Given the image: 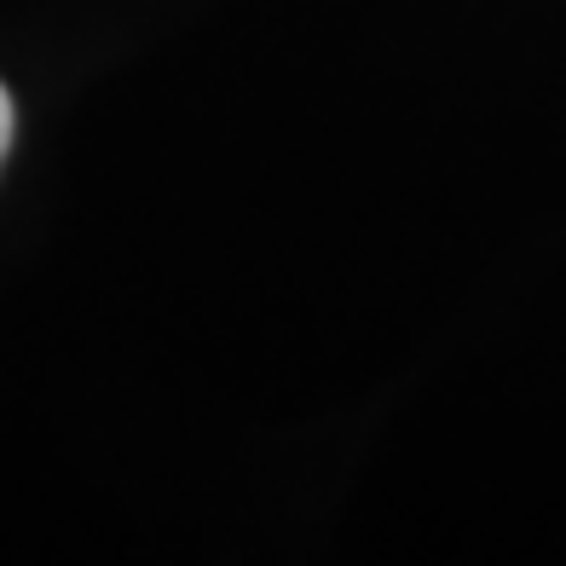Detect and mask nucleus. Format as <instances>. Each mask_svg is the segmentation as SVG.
Returning <instances> with one entry per match:
<instances>
[{"label":"nucleus","instance_id":"1","mask_svg":"<svg viewBox=\"0 0 566 566\" xmlns=\"http://www.w3.org/2000/svg\"><path fill=\"white\" fill-rule=\"evenodd\" d=\"M7 150H12V98L0 87V163H7Z\"/></svg>","mask_w":566,"mask_h":566}]
</instances>
